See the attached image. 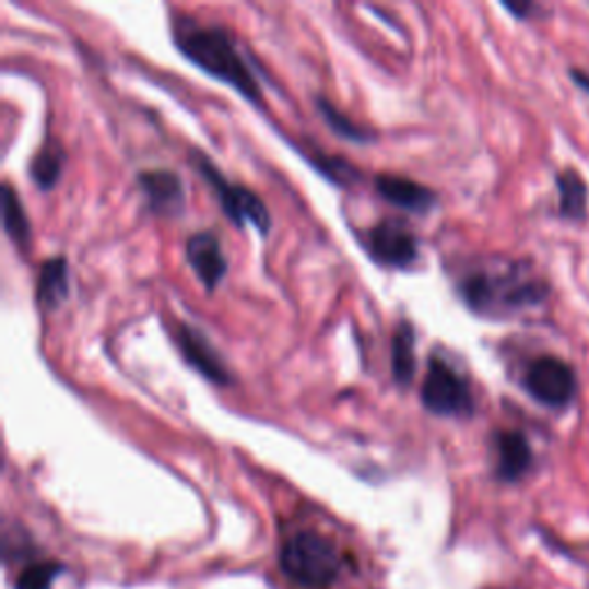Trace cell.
<instances>
[{"label":"cell","instance_id":"6da1fadb","mask_svg":"<svg viewBox=\"0 0 589 589\" xmlns=\"http://www.w3.org/2000/svg\"><path fill=\"white\" fill-rule=\"evenodd\" d=\"M458 291L476 316L509 318L539 307L549 297V283L528 263H502L468 274Z\"/></svg>","mask_w":589,"mask_h":589},{"label":"cell","instance_id":"7a4b0ae2","mask_svg":"<svg viewBox=\"0 0 589 589\" xmlns=\"http://www.w3.org/2000/svg\"><path fill=\"white\" fill-rule=\"evenodd\" d=\"M176 47L205 74L224 81L247 102H263L260 83L239 54L235 39L220 26H185L176 31Z\"/></svg>","mask_w":589,"mask_h":589},{"label":"cell","instance_id":"3957f363","mask_svg":"<svg viewBox=\"0 0 589 589\" xmlns=\"http://www.w3.org/2000/svg\"><path fill=\"white\" fill-rule=\"evenodd\" d=\"M281 572L295 585L307 589L330 587L345 569V555L339 545L318 532H297L283 543Z\"/></svg>","mask_w":589,"mask_h":589},{"label":"cell","instance_id":"277c9868","mask_svg":"<svg viewBox=\"0 0 589 589\" xmlns=\"http://www.w3.org/2000/svg\"><path fill=\"white\" fill-rule=\"evenodd\" d=\"M191 157H193L196 170H199L201 176L210 182L212 191L216 193V199H220V205L224 208L226 216L235 226L249 224L260 233L270 231V226H272L270 210L251 189L228 182L222 173L214 168V164L205 155H201V152H193Z\"/></svg>","mask_w":589,"mask_h":589},{"label":"cell","instance_id":"5b68a950","mask_svg":"<svg viewBox=\"0 0 589 589\" xmlns=\"http://www.w3.org/2000/svg\"><path fill=\"white\" fill-rule=\"evenodd\" d=\"M422 403L428 412L440 417H470L474 397L468 380L440 357H431L422 385Z\"/></svg>","mask_w":589,"mask_h":589},{"label":"cell","instance_id":"8992f818","mask_svg":"<svg viewBox=\"0 0 589 589\" xmlns=\"http://www.w3.org/2000/svg\"><path fill=\"white\" fill-rule=\"evenodd\" d=\"M528 394L545 408H566L578 394L576 370L559 357L543 355L528 366L526 380Z\"/></svg>","mask_w":589,"mask_h":589},{"label":"cell","instance_id":"52a82bcc","mask_svg":"<svg viewBox=\"0 0 589 589\" xmlns=\"http://www.w3.org/2000/svg\"><path fill=\"white\" fill-rule=\"evenodd\" d=\"M366 249L370 258L387 268H410L420 256V243L401 220H382L368 228Z\"/></svg>","mask_w":589,"mask_h":589},{"label":"cell","instance_id":"ba28073f","mask_svg":"<svg viewBox=\"0 0 589 589\" xmlns=\"http://www.w3.org/2000/svg\"><path fill=\"white\" fill-rule=\"evenodd\" d=\"M180 353L187 360L189 366L199 370L201 376H205L214 385H231L233 376L224 360L216 353V347L208 341L205 334H201L191 325H180L176 332Z\"/></svg>","mask_w":589,"mask_h":589},{"label":"cell","instance_id":"9c48e42d","mask_svg":"<svg viewBox=\"0 0 589 589\" xmlns=\"http://www.w3.org/2000/svg\"><path fill=\"white\" fill-rule=\"evenodd\" d=\"M185 254H187V263L191 266V270L199 276V281L208 291H214L226 276L228 263L224 249L220 245V239H216L214 233H196L187 239L185 245Z\"/></svg>","mask_w":589,"mask_h":589},{"label":"cell","instance_id":"30bf717a","mask_svg":"<svg viewBox=\"0 0 589 589\" xmlns=\"http://www.w3.org/2000/svg\"><path fill=\"white\" fill-rule=\"evenodd\" d=\"M139 185L152 212L178 214L185 208V187L182 180L178 178V173L166 168L143 170L139 176Z\"/></svg>","mask_w":589,"mask_h":589},{"label":"cell","instance_id":"8fae6325","mask_svg":"<svg viewBox=\"0 0 589 589\" xmlns=\"http://www.w3.org/2000/svg\"><path fill=\"white\" fill-rule=\"evenodd\" d=\"M493 443L497 456L495 472L502 482H518V479L530 472L534 453L528 438L520 431H497Z\"/></svg>","mask_w":589,"mask_h":589},{"label":"cell","instance_id":"7c38bea8","mask_svg":"<svg viewBox=\"0 0 589 589\" xmlns=\"http://www.w3.org/2000/svg\"><path fill=\"white\" fill-rule=\"evenodd\" d=\"M376 191L391 205H399L408 212H417V214L433 210L435 203H438V193H435L433 189L414 182L410 178L391 176V173H380V176H376Z\"/></svg>","mask_w":589,"mask_h":589},{"label":"cell","instance_id":"4fadbf2b","mask_svg":"<svg viewBox=\"0 0 589 589\" xmlns=\"http://www.w3.org/2000/svg\"><path fill=\"white\" fill-rule=\"evenodd\" d=\"M70 295V270L68 260L62 256H54L39 266L35 299L45 311L58 309Z\"/></svg>","mask_w":589,"mask_h":589},{"label":"cell","instance_id":"5bb4252c","mask_svg":"<svg viewBox=\"0 0 589 589\" xmlns=\"http://www.w3.org/2000/svg\"><path fill=\"white\" fill-rule=\"evenodd\" d=\"M417 370L414 360V327L410 320H401L394 337H391V374L399 385H410Z\"/></svg>","mask_w":589,"mask_h":589},{"label":"cell","instance_id":"9a60e30c","mask_svg":"<svg viewBox=\"0 0 589 589\" xmlns=\"http://www.w3.org/2000/svg\"><path fill=\"white\" fill-rule=\"evenodd\" d=\"M559 214L564 220L582 222L587 214V185L574 168H566L557 176Z\"/></svg>","mask_w":589,"mask_h":589},{"label":"cell","instance_id":"2e32d148","mask_svg":"<svg viewBox=\"0 0 589 589\" xmlns=\"http://www.w3.org/2000/svg\"><path fill=\"white\" fill-rule=\"evenodd\" d=\"M3 222H5V233L12 237V243L16 247H26L31 239L28 214L24 205H21V199L10 182L3 185Z\"/></svg>","mask_w":589,"mask_h":589},{"label":"cell","instance_id":"e0dca14e","mask_svg":"<svg viewBox=\"0 0 589 589\" xmlns=\"http://www.w3.org/2000/svg\"><path fill=\"white\" fill-rule=\"evenodd\" d=\"M62 164H64V152L60 145H45L42 148L33 164H31V178L39 189H51L60 173H62Z\"/></svg>","mask_w":589,"mask_h":589},{"label":"cell","instance_id":"ac0fdd59","mask_svg":"<svg viewBox=\"0 0 589 589\" xmlns=\"http://www.w3.org/2000/svg\"><path fill=\"white\" fill-rule=\"evenodd\" d=\"M318 108H320V116L325 118V122L330 125L334 132L343 139H351V141H357V143H366L370 139V134L366 132V129L357 127L353 120H347L337 106H332L330 102H325V99H316Z\"/></svg>","mask_w":589,"mask_h":589},{"label":"cell","instance_id":"d6986e66","mask_svg":"<svg viewBox=\"0 0 589 589\" xmlns=\"http://www.w3.org/2000/svg\"><path fill=\"white\" fill-rule=\"evenodd\" d=\"M60 574V566L54 562L31 564L16 580V589H49L54 578Z\"/></svg>","mask_w":589,"mask_h":589},{"label":"cell","instance_id":"ffe728a7","mask_svg":"<svg viewBox=\"0 0 589 589\" xmlns=\"http://www.w3.org/2000/svg\"><path fill=\"white\" fill-rule=\"evenodd\" d=\"M314 166L322 173L325 178H330L339 185H353L357 178H360V173L353 168V164H347L343 160H334V157H316L311 160Z\"/></svg>","mask_w":589,"mask_h":589},{"label":"cell","instance_id":"44dd1931","mask_svg":"<svg viewBox=\"0 0 589 589\" xmlns=\"http://www.w3.org/2000/svg\"><path fill=\"white\" fill-rule=\"evenodd\" d=\"M574 79H576L580 85H585V89H589V79H587L582 72H574Z\"/></svg>","mask_w":589,"mask_h":589}]
</instances>
